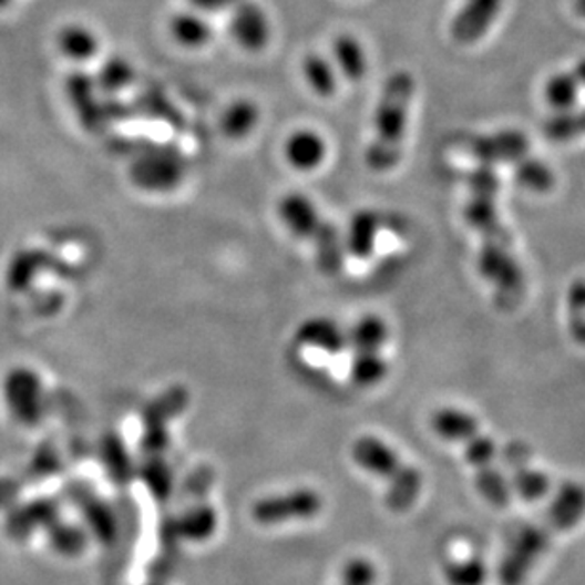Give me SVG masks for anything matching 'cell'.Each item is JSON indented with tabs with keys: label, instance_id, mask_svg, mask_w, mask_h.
<instances>
[{
	"label": "cell",
	"instance_id": "6da1fadb",
	"mask_svg": "<svg viewBox=\"0 0 585 585\" xmlns=\"http://www.w3.org/2000/svg\"><path fill=\"white\" fill-rule=\"evenodd\" d=\"M414 80L407 71L392 74L386 82L374 114V140L367 148L366 162L372 172H390L398 166L406 143L409 105Z\"/></svg>",
	"mask_w": 585,
	"mask_h": 585
},
{
	"label": "cell",
	"instance_id": "7a4b0ae2",
	"mask_svg": "<svg viewBox=\"0 0 585 585\" xmlns=\"http://www.w3.org/2000/svg\"><path fill=\"white\" fill-rule=\"evenodd\" d=\"M356 464L388 483L384 502L393 513H406L417 504L424 479L419 468L401 460L392 447L374 435H361L352 445Z\"/></svg>",
	"mask_w": 585,
	"mask_h": 585
},
{
	"label": "cell",
	"instance_id": "3957f363",
	"mask_svg": "<svg viewBox=\"0 0 585 585\" xmlns=\"http://www.w3.org/2000/svg\"><path fill=\"white\" fill-rule=\"evenodd\" d=\"M432 425L433 432L438 433L439 438L464 445L465 460L478 470V473L494 468L496 443L481 432L479 420L470 412L456 407H443L433 412Z\"/></svg>",
	"mask_w": 585,
	"mask_h": 585
},
{
	"label": "cell",
	"instance_id": "277c9868",
	"mask_svg": "<svg viewBox=\"0 0 585 585\" xmlns=\"http://www.w3.org/2000/svg\"><path fill=\"white\" fill-rule=\"evenodd\" d=\"M324 507V500L314 489H295V491L270 494L259 499L252 507V517L257 525L278 526L316 517Z\"/></svg>",
	"mask_w": 585,
	"mask_h": 585
},
{
	"label": "cell",
	"instance_id": "5b68a950",
	"mask_svg": "<svg viewBox=\"0 0 585 585\" xmlns=\"http://www.w3.org/2000/svg\"><path fill=\"white\" fill-rule=\"evenodd\" d=\"M4 401L8 411L16 422L23 425H37L44 419L47 406H44V388L37 372L29 367H16L8 372L4 384Z\"/></svg>",
	"mask_w": 585,
	"mask_h": 585
},
{
	"label": "cell",
	"instance_id": "8992f818",
	"mask_svg": "<svg viewBox=\"0 0 585 585\" xmlns=\"http://www.w3.org/2000/svg\"><path fill=\"white\" fill-rule=\"evenodd\" d=\"M183 170L185 167L177 154L156 148L153 153L141 154L140 158L135 160L130 175L133 183L143 191L170 193L181 185V181L185 177Z\"/></svg>",
	"mask_w": 585,
	"mask_h": 585
},
{
	"label": "cell",
	"instance_id": "52a82bcc",
	"mask_svg": "<svg viewBox=\"0 0 585 585\" xmlns=\"http://www.w3.org/2000/svg\"><path fill=\"white\" fill-rule=\"evenodd\" d=\"M55 521H60V502L53 499H37L13 505L4 521V531L13 542H25L34 532L50 528Z\"/></svg>",
	"mask_w": 585,
	"mask_h": 585
},
{
	"label": "cell",
	"instance_id": "ba28073f",
	"mask_svg": "<svg viewBox=\"0 0 585 585\" xmlns=\"http://www.w3.org/2000/svg\"><path fill=\"white\" fill-rule=\"evenodd\" d=\"M69 496L82 512L84 523H86L88 531L92 532L93 538L100 544L113 545L119 536V521H116L113 507L82 483L71 486Z\"/></svg>",
	"mask_w": 585,
	"mask_h": 585
},
{
	"label": "cell",
	"instance_id": "9c48e42d",
	"mask_svg": "<svg viewBox=\"0 0 585 585\" xmlns=\"http://www.w3.org/2000/svg\"><path fill=\"white\" fill-rule=\"evenodd\" d=\"M279 219L287 226V230L300 239L318 242L329 220L319 215L318 207L310 199L299 193L287 194L278 206Z\"/></svg>",
	"mask_w": 585,
	"mask_h": 585
},
{
	"label": "cell",
	"instance_id": "30bf717a",
	"mask_svg": "<svg viewBox=\"0 0 585 585\" xmlns=\"http://www.w3.org/2000/svg\"><path fill=\"white\" fill-rule=\"evenodd\" d=\"M504 0H465L464 7L452 20V39L460 44H473L485 37L502 12Z\"/></svg>",
	"mask_w": 585,
	"mask_h": 585
},
{
	"label": "cell",
	"instance_id": "8fae6325",
	"mask_svg": "<svg viewBox=\"0 0 585 585\" xmlns=\"http://www.w3.org/2000/svg\"><path fill=\"white\" fill-rule=\"evenodd\" d=\"M233 34L249 52H260L270 40V25L265 12L253 0H238L234 4Z\"/></svg>",
	"mask_w": 585,
	"mask_h": 585
},
{
	"label": "cell",
	"instance_id": "7c38bea8",
	"mask_svg": "<svg viewBox=\"0 0 585 585\" xmlns=\"http://www.w3.org/2000/svg\"><path fill=\"white\" fill-rule=\"evenodd\" d=\"M66 92L82 126L90 132H101L105 127L106 114L103 103L95 100V80L84 73L71 74L66 82Z\"/></svg>",
	"mask_w": 585,
	"mask_h": 585
},
{
	"label": "cell",
	"instance_id": "4fadbf2b",
	"mask_svg": "<svg viewBox=\"0 0 585 585\" xmlns=\"http://www.w3.org/2000/svg\"><path fill=\"white\" fill-rule=\"evenodd\" d=\"M172 526L175 536L194 542V544H202L213 538V534L219 526V519L212 505L194 504L181 513L179 517L173 519Z\"/></svg>",
	"mask_w": 585,
	"mask_h": 585
},
{
	"label": "cell",
	"instance_id": "5bb4252c",
	"mask_svg": "<svg viewBox=\"0 0 585 585\" xmlns=\"http://www.w3.org/2000/svg\"><path fill=\"white\" fill-rule=\"evenodd\" d=\"M326 141L312 130H299L289 135L286 143V158L300 172H310L326 160Z\"/></svg>",
	"mask_w": 585,
	"mask_h": 585
},
{
	"label": "cell",
	"instance_id": "9a60e30c",
	"mask_svg": "<svg viewBox=\"0 0 585 585\" xmlns=\"http://www.w3.org/2000/svg\"><path fill=\"white\" fill-rule=\"evenodd\" d=\"M300 345L312 346L324 352L340 353L348 346V337L335 321L326 318L306 319L297 331Z\"/></svg>",
	"mask_w": 585,
	"mask_h": 585
},
{
	"label": "cell",
	"instance_id": "2e32d148",
	"mask_svg": "<svg viewBox=\"0 0 585 585\" xmlns=\"http://www.w3.org/2000/svg\"><path fill=\"white\" fill-rule=\"evenodd\" d=\"M542 534L536 531H528L517 540V544L513 545L512 553L504 558V563L500 566V576H502V584L517 585L525 572L531 568L532 558L536 557L542 552Z\"/></svg>",
	"mask_w": 585,
	"mask_h": 585
},
{
	"label": "cell",
	"instance_id": "e0dca14e",
	"mask_svg": "<svg viewBox=\"0 0 585 585\" xmlns=\"http://www.w3.org/2000/svg\"><path fill=\"white\" fill-rule=\"evenodd\" d=\"M585 515V489L578 483H565L558 489L552 507H550V519L553 525L561 531H568L572 526L578 525Z\"/></svg>",
	"mask_w": 585,
	"mask_h": 585
},
{
	"label": "cell",
	"instance_id": "ac0fdd59",
	"mask_svg": "<svg viewBox=\"0 0 585 585\" xmlns=\"http://www.w3.org/2000/svg\"><path fill=\"white\" fill-rule=\"evenodd\" d=\"M380 219L377 213L359 212L353 215L346 234V252L356 259L366 260L374 252V244L379 238Z\"/></svg>",
	"mask_w": 585,
	"mask_h": 585
},
{
	"label": "cell",
	"instance_id": "d6986e66",
	"mask_svg": "<svg viewBox=\"0 0 585 585\" xmlns=\"http://www.w3.org/2000/svg\"><path fill=\"white\" fill-rule=\"evenodd\" d=\"M348 346L353 353H380L390 337L384 319L374 314L363 316L353 324L352 329L346 332Z\"/></svg>",
	"mask_w": 585,
	"mask_h": 585
},
{
	"label": "cell",
	"instance_id": "ffe728a7",
	"mask_svg": "<svg viewBox=\"0 0 585 585\" xmlns=\"http://www.w3.org/2000/svg\"><path fill=\"white\" fill-rule=\"evenodd\" d=\"M101 462L105 465L109 479L114 485L124 486L137 475V468L133 464L132 456L127 452L126 445L122 443L119 435H106L101 441Z\"/></svg>",
	"mask_w": 585,
	"mask_h": 585
},
{
	"label": "cell",
	"instance_id": "44dd1931",
	"mask_svg": "<svg viewBox=\"0 0 585 585\" xmlns=\"http://www.w3.org/2000/svg\"><path fill=\"white\" fill-rule=\"evenodd\" d=\"M188 407V392L183 386H172L143 409V425H166Z\"/></svg>",
	"mask_w": 585,
	"mask_h": 585
},
{
	"label": "cell",
	"instance_id": "7402d4cb",
	"mask_svg": "<svg viewBox=\"0 0 585 585\" xmlns=\"http://www.w3.org/2000/svg\"><path fill=\"white\" fill-rule=\"evenodd\" d=\"M47 538L53 552L66 558L80 557L86 552L88 542H90L84 528L65 523L61 519L47 528Z\"/></svg>",
	"mask_w": 585,
	"mask_h": 585
},
{
	"label": "cell",
	"instance_id": "603a6c76",
	"mask_svg": "<svg viewBox=\"0 0 585 585\" xmlns=\"http://www.w3.org/2000/svg\"><path fill=\"white\" fill-rule=\"evenodd\" d=\"M259 116V106L255 105L253 101L239 100L226 109V113L220 120V127H223L226 137L244 140L255 130Z\"/></svg>",
	"mask_w": 585,
	"mask_h": 585
},
{
	"label": "cell",
	"instance_id": "cb8c5ba5",
	"mask_svg": "<svg viewBox=\"0 0 585 585\" xmlns=\"http://www.w3.org/2000/svg\"><path fill=\"white\" fill-rule=\"evenodd\" d=\"M137 473L154 499L158 502L170 499L173 492V470L166 464V460L162 456H143Z\"/></svg>",
	"mask_w": 585,
	"mask_h": 585
},
{
	"label": "cell",
	"instance_id": "d4e9b609",
	"mask_svg": "<svg viewBox=\"0 0 585 585\" xmlns=\"http://www.w3.org/2000/svg\"><path fill=\"white\" fill-rule=\"evenodd\" d=\"M52 257H48L47 253L42 252H21L18 257L12 260V265L8 268V286L12 289H25L31 286L37 276H39L44 268L52 266Z\"/></svg>",
	"mask_w": 585,
	"mask_h": 585
},
{
	"label": "cell",
	"instance_id": "484cf974",
	"mask_svg": "<svg viewBox=\"0 0 585 585\" xmlns=\"http://www.w3.org/2000/svg\"><path fill=\"white\" fill-rule=\"evenodd\" d=\"M58 44L66 58L76 61L90 60L100 50L98 37L82 25L65 27L58 37Z\"/></svg>",
	"mask_w": 585,
	"mask_h": 585
},
{
	"label": "cell",
	"instance_id": "4316f807",
	"mask_svg": "<svg viewBox=\"0 0 585 585\" xmlns=\"http://www.w3.org/2000/svg\"><path fill=\"white\" fill-rule=\"evenodd\" d=\"M332 52H335V58L339 61L342 73L348 79L352 80V82L363 79V74L367 71L366 53H363V48H361L358 40L350 37V34H342V37L335 39V42H332Z\"/></svg>",
	"mask_w": 585,
	"mask_h": 585
},
{
	"label": "cell",
	"instance_id": "83f0119b",
	"mask_svg": "<svg viewBox=\"0 0 585 585\" xmlns=\"http://www.w3.org/2000/svg\"><path fill=\"white\" fill-rule=\"evenodd\" d=\"M173 39L181 42L183 47H204L212 39V27L194 13H177L170 23Z\"/></svg>",
	"mask_w": 585,
	"mask_h": 585
},
{
	"label": "cell",
	"instance_id": "f1b7e54d",
	"mask_svg": "<svg viewBox=\"0 0 585 585\" xmlns=\"http://www.w3.org/2000/svg\"><path fill=\"white\" fill-rule=\"evenodd\" d=\"M579 90L582 86H579L576 76L563 71V73L553 74L547 79L544 86V98L547 105L557 109V111H566L578 101Z\"/></svg>",
	"mask_w": 585,
	"mask_h": 585
},
{
	"label": "cell",
	"instance_id": "f546056e",
	"mask_svg": "<svg viewBox=\"0 0 585 585\" xmlns=\"http://www.w3.org/2000/svg\"><path fill=\"white\" fill-rule=\"evenodd\" d=\"M443 574L449 585H485L489 568L481 557L454 558L447 563Z\"/></svg>",
	"mask_w": 585,
	"mask_h": 585
},
{
	"label": "cell",
	"instance_id": "4dcf8cb0",
	"mask_svg": "<svg viewBox=\"0 0 585 585\" xmlns=\"http://www.w3.org/2000/svg\"><path fill=\"white\" fill-rule=\"evenodd\" d=\"M388 363L380 353H353L350 379L359 388H372L386 379Z\"/></svg>",
	"mask_w": 585,
	"mask_h": 585
},
{
	"label": "cell",
	"instance_id": "1f68e13d",
	"mask_svg": "<svg viewBox=\"0 0 585 585\" xmlns=\"http://www.w3.org/2000/svg\"><path fill=\"white\" fill-rule=\"evenodd\" d=\"M475 486L481 496L494 507H507L512 500V483L496 468L475 473Z\"/></svg>",
	"mask_w": 585,
	"mask_h": 585
},
{
	"label": "cell",
	"instance_id": "d6a6232c",
	"mask_svg": "<svg viewBox=\"0 0 585 585\" xmlns=\"http://www.w3.org/2000/svg\"><path fill=\"white\" fill-rule=\"evenodd\" d=\"M302 73H305L314 92L319 93L321 98H329L335 93V88H337L335 73H332L331 65L327 63V60H324L318 53L306 55L305 61H302Z\"/></svg>",
	"mask_w": 585,
	"mask_h": 585
},
{
	"label": "cell",
	"instance_id": "836d02e7",
	"mask_svg": "<svg viewBox=\"0 0 585 585\" xmlns=\"http://www.w3.org/2000/svg\"><path fill=\"white\" fill-rule=\"evenodd\" d=\"M519 133L502 132L496 135H486L473 141V154L483 160H502L512 154L515 146H521Z\"/></svg>",
	"mask_w": 585,
	"mask_h": 585
},
{
	"label": "cell",
	"instance_id": "e575fe53",
	"mask_svg": "<svg viewBox=\"0 0 585 585\" xmlns=\"http://www.w3.org/2000/svg\"><path fill=\"white\" fill-rule=\"evenodd\" d=\"M550 489H552L550 478L544 472L531 468L517 470L512 481V491L517 492L519 496H523L528 502L544 499Z\"/></svg>",
	"mask_w": 585,
	"mask_h": 585
},
{
	"label": "cell",
	"instance_id": "d590c367",
	"mask_svg": "<svg viewBox=\"0 0 585 585\" xmlns=\"http://www.w3.org/2000/svg\"><path fill=\"white\" fill-rule=\"evenodd\" d=\"M132 82L133 69L130 63L120 60V58L106 60L105 65L101 66L100 74H98V84L103 92H120V90L130 86Z\"/></svg>",
	"mask_w": 585,
	"mask_h": 585
},
{
	"label": "cell",
	"instance_id": "8d00e7d4",
	"mask_svg": "<svg viewBox=\"0 0 585 585\" xmlns=\"http://www.w3.org/2000/svg\"><path fill=\"white\" fill-rule=\"evenodd\" d=\"M379 578V572L372 561L366 557H352L346 561L340 585H374Z\"/></svg>",
	"mask_w": 585,
	"mask_h": 585
},
{
	"label": "cell",
	"instance_id": "74e56055",
	"mask_svg": "<svg viewBox=\"0 0 585 585\" xmlns=\"http://www.w3.org/2000/svg\"><path fill=\"white\" fill-rule=\"evenodd\" d=\"M170 432L166 425H145V432L140 441L143 456H162L170 449Z\"/></svg>",
	"mask_w": 585,
	"mask_h": 585
},
{
	"label": "cell",
	"instance_id": "f35d334b",
	"mask_svg": "<svg viewBox=\"0 0 585 585\" xmlns=\"http://www.w3.org/2000/svg\"><path fill=\"white\" fill-rule=\"evenodd\" d=\"M140 113L148 114L154 119L167 120L172 124H181V116L177 111L162 95H156V93H146L145 98L140 101Z\"/></svg>",
	"mask_w": 585,
	"mask_h": 585
},
{
	"label": "cell",
	"instance_id": "ab89813d",
	"mask_svg": "<svg viewBox=\"0 0 585 585\" xmlns=\"http://www.w3.org/2000/svg\"><path fill=\"white\" fill-rule=\"evenodd\" d=\"M60 468V459L53 451L52 447H44L37 452V456L33 459L31 464V473H34L33 478H48L52 475L55 470Z\"/></svg>",
	"mask_w": 585,
	"mask_h": 585
},
{
	"label": "cell",
	"instance_id": "60d3db41",
	"mask_svg": "<svg viewBox=\"0 0 585 585\" xmlns=\"http://www.w3.org/2000/svg\"><path fill=\"white\" fill-rule=\"evenodd\" d=\"M194 7L206 12H220L225 8L234 7L238 0H191Z\"/></svg>",
	"mask_w": 585,
	"mask_h": 585
},
{
	"label": "cell",
	"instance_id": "b9f144b4",
	"mask_svg": "<svg viewBox=\"0 0 585 585\" xmlns=\"http://www.w3.org/2000/svg\"><path fill=\"white\" fill-rule=\"evenodd\" d=\"M18 494V486L12 481H0V504L12 502L13 496Z\"/></svg>",
	"mask_w": 585,
	"mask_h": 585
},
{
	"label": "cell",
	"instance_id": "7bdbcfd3",
	"mask_svg": "<svg viewBox=\"0 0 585 585\" xmlns=\"http://www.w3.org/2000/svg\"><path fill=\"white\" fill-rule=\"evenodd\" d=\"M572 74L576 76V80H578V84L582 88H585V58L584 60H579L578 63H576V66H574V71H572Z\"/></svg>",
	"mask_w": 585,
	"mask_h": 585
},
{
	"label": "cell",
	"instance_id": "ee69618b",
	"mask_svg": "<svg viewBox=\"0 0 585 585\" xmlns=\"http://www.w3.org/2000/svg\"><path fill=\"white\" fill-rule=\"evenodd\" d=\"M574 8H576V13L579 18L585 20V0H574Z\"/></svg>",
	"mask_w": 585,
	"mask_h": 585
},
{
	"label": "cell",
	"instance_id": "f6af8a7d",
	"mask_svg": "<svg viewBox=\"0 0 585 585\" xmlns=\"http://www.w3.org/2000/svg\"><path fill=\"white\" fill-rule=\"evenodd\" d=\"M12 0H0V8H7Z\"/></svg>",
	"mask_w": 585,
	"mask_h": 585
}]
</instances>
